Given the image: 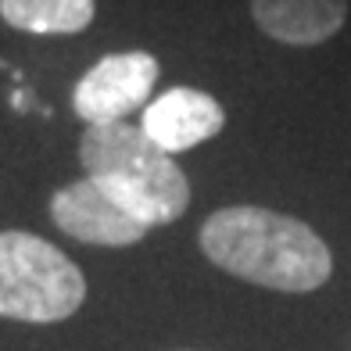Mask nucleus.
<instances>
[{
	"instance_id": "f257e3e1",
	"label": "nucleus",
	"mask_w": 351,
	"mask_h": 351,
	"mask_svg": "<svg viewBox=\"0 0 351 351\" xmlns=\"http://www.w3.org/2000/svg\"><path fill=\"white\" fill-rule=\"evenodd\" d=\"M201 254L222 273L280 294L319 291L333 273V254L308 222L258 204H230L201 222Z\"/></svg>"
},
{
	"instance_id": "f03ea898",
	"label": "nucleus",
	"mask_w": 351,
	"mask_h": 351,
	"mask_svg": "<svg viewBox=\"0 0 351 351\" xmlns=\"http://www.w3.org/2000/svg\"><path fill=\"white\" fill-rule=\"evenodd\" d=\"M79 165L101 190L143 226H169L190 208V180L176 158L158 151L140 125H86L79 140Z\"/></svg>"
},
{
	"instance_id": "7ed1b4c3",
	"label": "nucleus",
	"mask_w": 351,
	"mask_h": 351,
	"mask_svg": "<svg viewBox=\"0 0 351 351\" xmlns=\"http://www.w3.org/2000/svg\"><path fill=\"white\" fill-rule=\"evenodd\" d=\"M86 301V276L61 247L25 230H0V319L61 323Z\"/></svg>"
},
{
	"instance_id": "20e7f679",
	"label": "nucleus",
	"mask_w": 351,
	"mask_h": 351,
	"mask_svg": "<svg viewBox=\"0 0 351 351\" xmlns=\"http://www.w3.org/2000/svg\"><path fill=\"white\" fill-rule=\"evenodd\" d=\"M162 75L158 58L147 51H119L104 54L72 90V108L86 125L130 122L133 111H143Z\"/></svg>"
},
{
	"instance_id": "39448f33",
	"label": "nucleus",
	"mask_w": 351,
	"mask_h": 351,
	"mask_svg": "<svg viewBox=\"0 0 351 351\" xmlns=\"http://www.w3.org/2000/svg\"><path fill=\"white\" fill-rule=\"evenodd\" d=\"M51 219L72 241L93 244V247H130V244H140L147 237V226L136 215L125 212L90 176L54 190L51 194Z\"/></svg>"
},
{
	"instance_id": "423d86ee",
	"label": "nucleus",
	"mask_w": 351,
	"mask_h": 351,
	"mask_svg": "<svg viewBox=\"0 0 351 351\" xmlns=\"http://www.w3.org/2000/svg\"><path fill=\"white\" fill-rule=\"evenodd\" d=\"M222 125H226V111L212 93L194 86H172L158 93L154 101H147L140 130L158 151L183 154L197 143L219 136Z\"/></svg>"
},
{
	"instance_id": "0eeeda50",
	"label": "nucleus",
	"mask_w": 351,
	"mask_h": 351,
	"mask_svg": "<svg viewBox=\"0 0 351 351\" xmlns=\"http://www.w3.org/2000/svg\"><path fill=\"white\" fill-rule=\"evenodd\" d=\"M251 19L276 43L319 47L341 33L348 0H251Z\"/></svg>"
},
{
	"instance_id": "6e6552de",
	"label": "nucleus",
	"mask_w": 351,
	"mask_h": 351,
	"mask_svg": "<svg viewBox=\"0 0 351 351\" xmlns=\"http://www.w3.org/2000/svg\"><path fill=\"white\" fill-rule=\"evenodd\" d=\"M97 0H0V19L33 36H75L93 22Z\"/></svg>"
}]
</instances>
